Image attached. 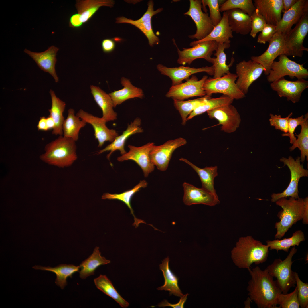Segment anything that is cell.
<instances>
[{
  "instance_id": "obj_1",
  "label": "cell",
  "mask_w": 308,
  "mask_h": 308,
  "mask_svg": "<svg viewBox=\"0 0 308 308\" xmlns=\"http://www.w3.org/2000/svg\"><path fill=\"white\" fill-rule=\"evenodd\" d=\"M251 276L247 290L252 301L258 308H278L277 297L282 293L276 281L265 269L258 266L248 269Z\"/></svg>"
},
{
  "instance_id": "obj_2",
  "label": "cell",
  "mask_w": 308,
  "mask_h": 308,
  "mask_svg": "<svg viewBox=\"0 0 308 308\" xmlns=\"http://www.w3.org/2000/svg\"><path fill=\"white\" fill-rule=\"evenodd\" d=\"M269 248L250 236L241 237L231 251V258L238 268L248 269L253 263L258 265L265 262Z\"/></svg>"
},
{
  "instance_id": "obj_3",
  "label": "cell",
  "mask_w": 308,
  "mask_h": 308,
  "mask_svg": "<svg viewBox=\"0 0 308 308\" xmlns=\"http://www.w3.org/2000/svg\"><path fill=\"white\" fill-rule=\"evenodd\" d=\"M76 141L70 138L60 135L47 144L45 152L40 159L49 165L64 168L71 166L77 159Z\"/></svg>"
},
{
  "instance_id": "obj_4",
  "label": "cell",
  "mask_w": 308,
  "mask_h": 308,
  "mask_svg": "<svg viewBox=\"0 0 308 308\" xmlns=\"http://www.w3.org/2000/svg\"><path fill=\"white\" fill-rule=\"evenodd\" d=\"M276 204L280 206L282 210L278 213L280 219L275 226L276 229L275 239H281L292 226L302 220L305 207L304 198L297 199L290 197L289 199L281 198L277 200Z\"/></svg>"
},
{
  "instance_id": "obj_5",
  "label": "cell",
  "mask_w": 308,
  "mask_h": 308,
  "mask_svg": "<svg viewBox=\"0 0 308 308\" xmlns=\"http://www.w3.org/2000/svg\"><path fill=\"white\" fill-rule=\"evenodd\" d=\"M297 251L295 246H293L284 260L276 259L266 268L271 275L276 278L277 285L283 294L287 293L291 287H295V272L292 271L291 267L292 257Z\"/></svg>"
},
{
  "instance_id": "obj_6",
  "label": "cell",
  "mask_w": 308,
  "mask_h": 308,
  "mask_svg": "<svg viewBox=\"0 0 308 308\" xmlns=\"http://www.w3.org/2000/svg\"><path fill=\"white\" fill-rule=\"evenodd\" d=\"M280 161L283 163L284 166L286 165L289 169L291 179L288 186L282 192L274 193L271 195V201L273 202H275L281 198L289 197L295 199L299 198L298 194L299 182L301 177L308 176V170L305 169L303 164H301L300 157L298 156L295 159L291 156H289L288 158L282 157Z\"/></svg>"
},
{
  "instance_id": "obj_7",
  "label": "cell",
  "mask_w": 308,
  "mask_h": 308,
  "mask_svg": "<svg viewBox=\"0 0 308 308\" xmlns=\"http://www.w3.org/2000/svg\"><path fill=\"white\" fill-rule=\"evenodd\" d=\"M237 78L236 74L230 72L218 78H209L204 82V89L206 95L209 96L213 93H220L233 100L242 99L245 97V94L236 84Z\"/></svg>"
},
{
  "instance_id": "obj_8",
  "label": "cell",
  "mask_w": 308,
  "mask_h": 308,
  "mask_svg": "<svg viewBox=\"0 0 308 308\" xmlns=\"http://www.w3.org/2000/svg\"><path fill=\"white\" fill-rule=\"evenodd\" d=\"M308 32V11L305 13L295 26L286 34L285 43V54L301 57L304 51L308 49L303 45Z\"/></svg>"
},
{
  "instance_id": "obj_9",
  "label": "cell",
  "mask_w": 308,
  "mask_h": 308,
  "mask_svg": "<svg viewBox=\"0 0 308 308\" xmlns=\"http://www.w3.org/2000/svg\"><path fill=\"white\" fill-rule=\"evenodd\" d=\"M278 60V61H274L271 65L267 77L268 82L271 83L287 75L298 79L308 78L307 69L303 67V64L290 60L284 54L280 55Z\"/></svg>"
},
{
  "instance_id": "obj_10",
  "label": "cell",
  "mask_w": 308,
  "mask_h": 308,
  "mask_svg": "<svg viewBox=\"0 0 308 308\" xmlns=\"http://www.w3.org/2000/svg\"><path fill=\"white\" fill-rule=\"evenodd\" d=\"M218 43L214 41H209L197 44L190 48H183L180 50L175 44L177 48L178 58L177 63L184 65L187 64H191L194 60L202 58L208 62L214 63L215 58L211 57L213 52L217 49Z\"/></svg>"
},
{
  "instance_id": "obj_11",
  "label": "cell",
  "mask_w": 308,
  "mask_h": 308,
  "mask_svg": "<svg viewBox=\"0 0 308 308\" xmlns=\"http://www.w3.org/2000/svg\"><path fill=\"white\" fill-rule=\"evenodd\" d=\"M189 9L184 13L185 15L189 16L194 22L196 27V33L189 35L192 39L198 40L205 38L214 27L209 17L208 13H204L202 10V1L201 0H190Z\"/></svg>"
},
{
  "instance_id": "obj_12",
  "label": "cell",
  "mask_w": 308,
  "mask_h": 308,
  "mask_svg": "<svg viewBox=\"0 0 308 308\" xmlns=\"http://www.w3.org/2000/svg\"><path fill=\"white\" fill-rule=\"evenodd\" d=\"M147 5V10L139 19L134 20L122 16L116 18V22L117 23H127L134 25L145 35L147 38L150 46L153 47L154 45L158 44L160 41L153 31L151 25V18L154 15L161 12L163 9L160 8L155 11L154 2L151 0L148 1Z\"/></svg>"
},
{
  "instance_id": "obj_13",
  "label": "cell",
  "mask_w": 308,
  "mask_h": 308,
  "mask_svg": "<svg viewBox=\"0 0 308 308\" xmlns=\"http://www.w3.org/2000/svg\"><path fill=\"white\" fill-rule=\"evenodd\" d=\"M207 78V76H204L198 80L196 76L193 75L185 82L172 86L166 96L181 100L194 96L203 97L206 95L203 86Z\"/></svg>"
},
{
  "instance_id": "obj_14",
  "label": "cell",
  "mask_w": 308,
  "mask_h": 308,
  "mask_svg": "<svg viewBox=\"0 0 308 308\" xmlns=\"http://www.w3.org/2000/svg\"><path fill=\"white\" fill-rule=\"evenodd\" d=\"M210 118L216 119L221 130L227 133L235 131L241 122L240 115L236 108L231 104L223 106L207 112Z\"/></svg>"
},
{
  "instance_id": "obj_15",
  "label": "cell",
  "mask_w": 308,
  "mask_h": 308,
  "mask_svg": "<svg viewBox=\"0 0 308 308\" xmlns=\"http://www.w3.org/2000/svg\"><path fill=\"white\" fill-rule=\"evenodd\" d=\"M264 69L262 66L251 60H243L236 65L237 79L236 82L238 87L244 94L252 83L261 75Z\"/></svg>"
},
{
  "instance_id": "obj_16",
  "label": "cell",
  "mask_w": 308,
  "mask_h": 308,
  "mask_svg": "<svg viewBox=\"0 0 308 308\" xmlns=\"http://www.w3.org/2000/svg\"><path fill=\"white\" fill-rule=\"evenodd\" d=\"M186 143L185 139L179 137L169 140L160 145H154L149 153L151 161L159 170L166 171L173 152L176 149Z\"/></svg>"
},
{
  "instance_id": "obj_17",
  "label": "cell",
  "mask_w": 308,
  "mask_h": 308,
  "mask_svg": "<svg viewBox=\"0 0 308 308\" xmlns=\"http://www.w3.org/2000/svg\"><path fill=\"white\" fill-rule=\"evenodd\" d=\"M286 33L276 32L269 43V47L261 55L252 56L251 60L262 65L266 75H268L271 65L278 56L285 53Z\"/></svg>"
},
{
  "instance_id": "obj_18",
  "label": "cell",
  "mask_w": 308,
  "mask_h": 308,
  "mask_svg": "<svg viewBox=\"0 0 308 308\" xmlns=\"http://www.w3.org/2000/svg\"><path fill=\"white\" fill-rule=\"evenodd\" d=\"M270 87L279 97H286L288 101L295 103L299 101L303 92L308 88V81L304 79L290 81L283 77L271 82Z\"/></svg>"
},
{
  "instance_id": "obj_19",
  "label": "cell",
  "mask_w": 308,
  "mask_h": 308,
  "mask_svg": "<svg viewBox=\"0 0 308 308\" xmlns=\"http://www.w3.org/2000/svg\"><path fill=\"white\" fill-rule=\"evenodd\" d=\"M154 145L153 142L148 143L139 147L129 145V151L118 157L117 161L119 162L128 160L134 161L140 167L144 177H147L154 169L155 166L149 156V153Z\"/></svg>"
},
{
  "instance_id": "obj_20",
  "label": "cell",
  "mask_w": 308,
  "mask_h": 308,
  "mask_svg": "<svg viewBox=\"0 0 308 308\" xmlns=\"http://www.w3.org/2000/svg\"><path fill=\"white\" fill-rule=\"evenodd\" d=\"M76 115L92 126L95 138L98 141V147L102 146L106 141L112 142L119 135L116 130L108 128L106 124V122L102 117L94 116L82 109L79 110Z\"/></svg>"
},
{
  "instance_id": "obj_21",
  "label": "cell",
  "mask_w": 308,
  "mask_h": 308,
  "mask_svg": "<svg viewBox=\"0 0 308 308\" xmlns=\"http://www.w3.org/2000/svg\"><path fill=\"white\" fill-rule=\"evenodd\" d=\"M184 191L183 201L187 205L202 204L213 206L219 203L217 194L210 193L202 188H198L186 182L183 185Z\"/></svg>"
},
{
  "instance_id": "obj_22",
  "label": "cell",
  "mask_w": 308,
  "mask_h": 308,
  "mask_svg": "<svg viewBox=\"0 0 308 308\" xmlns=\"http://www.w3.org/2000/svg\"><path fill=\"white\" fill-rule=\"evenodd\" d=\"M157 67L162 74L168 76L171 79L172 86L182 83L183 80H187L191 75L196 73L205 72L210 75L214 74V68L212 65L197 68L184 66L169 68L159 64Z\"/></svg>"
},
{
  "instance_id": "obj_23",
  "label": "cell",
  "mask_w": 308,
  "mask_h": 308,
  "mask_svg": "<svg viewBox=\"0 0 308 308\" xmlns=\"http://www.w3.org/2000/svg\"><path fill=\"white\" fill-rule=\"evenodd\" d=\"M307 11L308 1L298 0L290 9L284 13L281 20L276 25V32L287 34L292 26L297 24Z\"/></svg>"
},
{
  "instance_id": "obj_24",
  "label": "cell",
  "mask_w": 308,
  "mask_h": 308,
  "mask_svg": "<svg viewBox=\"0 0 308 308\" xmlns=\"http://www.w3.org/2000/svg\"><path fill=\"white\" fill-rule=\"evenodd\" d=\"M59 50L57 47L52 46L41 52H32L26 49H24V52L34 60L41 70L52 75L57 82L59 78L56 73L55 65L57 62L56 54Z\"/></svg>"
},
{
  "instance_id": "obj_25",
  "label": "cell",
  "mask_w": 308,
  "mask_h": 308,
  "mask_svg": "<svg viewBox=\"0 0 308 308\" xmlns=\"http://www.w3.org/2000/svg\"><path fill=\"white\" fill-rule=\"evenodd\" d=\"M256 9L266 23L276 25L281 19L282 0H254Z\"/></svg>"
},
{
  "instance_id": "obj_26",
  "label": "cell",
  "mask_w": 308,
  "mask_h": 308,
  "mask_svg": "<svg viewBox=\"0 0 308 308\" xmlns=\"http://www.w3.org/2000/svg\"><path fill=\"white\" fill-rule=\"evenodd\" d=\"M141 120L140 118L137 117L135 119L133 122L128 125L126 130L121 135L117 137L112 142L104 149L98 151L97 154L99 155L105 151H110V153L107 155V158L109 160L110 156L115 151H119L121 155L126 153L124 146L127 140L132 135L143 132V129L141 127Z\"/></svg>"
},
{
  "instance_id": "obj_27",
  "label": "cell",
  "mask_w": 308,
  "mask_h": 308,
  "mask_svg": "<svg viewBox=\"0 0 308 308\" xmlns=\"http://www.w3.org/2000/svg\"><path fill=\"white\" fill-rule=\"evenodd\" d=\"M232 31L228 20V14L226 11L223 13L222 19L211 32L204 38L191 42L189 44L192 47L203 42L214 41L218 43L230 44V38L233 37Z\"/></svg>"
},
{
  "instance_id": "obj_28",
  "label": "cell",
  "mask_w": 308,
  "mask_h": 308,
  "mask_svg": "<svg viewBox=\"0 0 308 308\" xmlns=\"http://www.w3.org/2000/svg\"><path fill=\"white\" fill-rule=\"evenodd\" d=\"M90 89L94 100L102 110V117L106 122L116 120L117 114L113 109V102L109 94L98 86L91 85Z\"/></svg>"
},
{
  "instance_id": "obj_29",
  "label": "cell",
  "mask_w": 308,
  "mask_h": 308,
  "mask_svg": "<svg viewBox=\"0 0 308 308\" xmlns=\"http://www.w3.org/2000/svg\"><path fill=\"white\" fill-rule=\"evenodd\" d=\"M121 83L123 86V88L109 94L113 102L114 107L129 99L143 97L142 89L133 85L129 79L123 77L121 79Z\"/></svg>"
},
{
  "instance_id": "obj_30",
  "label": "cell",
  "mask_w": 308,
  "mask_h": 308,
  "mask_svg": "<svg viewBox=\"0 0 308 308\" xmlns=\"http://www.w3.org/2000/svg\"><path fill=\"white\" fill-rule=\"evenodd\" d=\"M115 1L112 0H77L76 7L83 24L88 22L101 7H113Z\"/></svg>"
},
{
  "instance_id": "obj_31",
  "label": "cell",
  "mask_w": 308,
  "mask_h": 308,
  "mask_svg": "<svg viewBox=\"0 0 308 308\" xmlns=\"http://www.w3.org/2000/svg\"><path fill=\"white\" fill-rule=\"evenodd\" d=\"M228 24L232 31L246 35L251 30L250 17L240 9H234L226 11Z\"/></svg>"
},
{
  "instance_id": "obj_32",
  "label": "cell",
  "mask_w": 308,
  "mask_h": 308,
  "mask_svg": "<svg viewBox=\"0 0 308 308\" xmlns=\"http://www.w3.org/2000/svg\"><path fill=\"white\" fill-rule=\"evenodd\" d=\"M148 183L145 180H141L139 183L132 189L125 191L120 194H112L108 193H104L102 196L103 199L117 200L124 203L129 209L131 213L134 218V222L133 225L135 228L138 227L141 223L146 224L144 220L138 219L134 214V211L131 207V201L133 195L139 191L142 188H145L147 186Z\"/></svg>"
},
{
  "instance_id": "obj_33",
  "label": "cell",
  "mask_w": 308,
  "mask_h": 308,
  "mask_svg": "<svg viewBox=\"0 0 308 308\" xmlns=\"http://www.w3.org/2000/svg\"><path fill=\"white\" fill-rule=\"evenodd\" d=\"M51 99V107L48 110L50 113L49 116L53 119L55 126L53 129L52 134L56 135H63L62 125L65 120L63 113L65 110V102L57 97L54 91L50 89L49 91Z\"/></svg>"
},
{
  "instance_id": "obj_34",
  "label": "cell",
  "mask_w": 308,
  "mask_h": 308,
  "mask_svg": "<svg viewBox=\"0 0 308 308\" xmlns=\"http://www.w3.org/2000/svg\"><path fill=\"white\" fill-rule=\"evenodd\" d=\"M33 268L36 270L49 271L55 273L56 276L55 283L62 289H63L67 285V279L69 277L72 278L73 274L79 271L80 268L79 266L65 264H61L54 267L35 266Z\"/></svg>"
},
{
  "instance_id": "obj_35",
  "label": "cell",
  "mask_w": 308,
  "mask_h": 308,
  "mask_svg": "<svg viewBox=\"0 0 308 308\" xmlns=\"http://www.w3.org/2000/svg\"><path fill=\"white\" fill-rule=\"evenodd\" d=\"M169 259L167 257L159 265V269L163 273L165 280L164 285L157 288L159 290H165L169 292V295L181 297L183 295L178 285V278L171 271L169 265Z\"/></svg>"
},
{
  "instance_id": "obj_36",
  "label": "cell",
  "mask_w": 308,
  "mask_h": 308,
  "mask_svg": "<svg viewBox=\"0 0 308 308\" xmlns=\"http://www.w3.org/2000/svg\"><path fill=\"white\" fill-rule=\"evenodd\" d=\"M110 261L101 255L99 247L96 246L92 254L82 262L79 266L81 270L79 276L82 279L94 275L96 270L101 265L110 263Z\"/></svg>"
},
{
  "instance_id": "obj_37",
  "label": "cell",
  "mask_w": 308,
  "mask_h": 308,
  "mask_svg": "<svg viewBox=\"0 0 308 308\" xmlns=\"http://www.w3.org/2000/svg\"><path fill=\"white\" fill-rule=\"evenodd\" d=\"M179 160L188 164L196 171L200 179L202 188L213 194H217L214 187V180L218 175L217 166H206L200 168L185 159L182 158Z\"/></svg>"
},
{
  "instance_id": "obj_38",
  "label": "cell",
  "mask_w": 308,
  "mask_h": 308,
  "mask_svg": "<svg viewBox=\"0 0 308 308\" xmlns=\"http://www.w3.org/2000/svg\"><path fill=\"white\" fill-rule=\"evenodd\" d=\"M80 118L75 115V111L73 109L68 110L67 117L62 125L64 136L71 138L75 141L78 140L80 129L84 127L87 123Z\"/></svg>"
},
{
  "instance_id": "obj_39",
  "label": "cell",
  "mask_w": 308,
  "mask_h": 308,
  "mask_svg": "<svg viewBox=\"0 0 308 308\" xmlns=\"http://www.w3.org/2000/svg\"><path fill=\"white\" fill-rule=\"evenodd\" d=\"M94 282L98 289L114 299L121 307L126 308L129 306V303L119 294L106 275H100L94 279Z\"/></svg>"
},
{
  "instance_id": "obj_40",
  "label": "cell",
  "mask_w": 308,
  "mask_h": 308,
  "mask_svg": "<svg viewBox=\"0 0 308 308\" xmlns=\"http://www.w3.org/2000/svg\"><path fill=\"white\" fill-rule=\"evenodd\" d=\"M230 46V44L218 43L216 52L214 54L216 57L212 65L214 68L213 78H219L230 73L229 68L232 65L234 60L232 57L229 65H227L226 56L224 51L225 49L228 48Z\"/></svg>"
},
{
  "instance_id": "obj_41",
  "label": "cell",
  "mask_w": 308,
  "mask_h": 308,
  "mask_svg": "<svg viewBox=\"0 0 308 308\" xmlns=\"http://www.w3.org/2000/svg\"><path fill=\"white\" fill-rule=\"evenodd\" d=\"M233 100L230 97L224 95L217 98H208L190 113L187 118V121L209 110L231 104Z\"/></svg>"
},
{
  "instance_id": "obj_42",
  "label": "cell",
  "mask_w": 308,
  "mask_h": 308,
  "mask_svg": "<svg viewBox=\"0 0 308 308\" xmlns=\"http://www.w3.org/2000/svg\"><path fill=\"white\" fill-rule=\"evenodd\" d=\"M305 240L303 232L301 230H298L293 233L290 238L281 240H268L266 243L270 250H275L277 252L279 250H283L288 252L291 247L298 246L301 242Z\"/></svg>"
},
{
  "instance_id": "obj_43",
  "label": "cell",
  "mask_w": 308,
  "mask_h": 308,
  "mask_svg": "<svg viewBox=\"0 0 308 308\" xmlns=\"http://www.w3.org/2000/svg\"><path fill=\"white\" fill-rule=\"evenodd\" d=\"M304 120L301 125V129L300 133L296 135L297 139L294 143L289 148L290 151L294 150L298 148L301 151L300 157L301 162H303L305 158L308 161V114L306 113L304 116Z\"/></svg>"
},
{
  "instance_id": "obj_44",
  "label": "cell",
  "mask_w": 308,
  "mask_h": 308,
  "mask_svg": "<svg viewBox=\"0 0 308 308\" xmlns=\"http://www.w3.org/2000/svg\"><path fill=\"white\" fill-rule=\"evenodd\" d=\"M210 97L206 95L199 98L185 101L173 100L174 106L181 116L183 125L185 124L188 116L205 100Z\"/></svg>"
},
{
  "instance_id": "obj_45",
  "label": "cell",
  "mask_w": 308,
  "mask_h": 308,
  "mask_svg": "<svg viewBox=\"0 0 308 308\" xmlns=\"http://www.w3.org/2000/svg\"><path fill=\"white\" fill-rule=\"evenodd\" d=\"M234 9L241 10L250 16L256 9L252 0H227L220 7V12Z\"/></svg>"
},
{
  "instance_id": "obj_46",
  "label": "cell",
  "mask_w": 308,
  "mask_h": 308,
  "mask_svg": "<svg viewBox=\"0 0 308 308\" xmlns=\"http://www.w3.org/2000/svg\"><path fill=\"white\" fill-rule=\"evenodd\" d=\"M226 0H202V7L205 9V7L208 6L209 7L210 15L209 17L214 27L217 25L221 21V16L220 7V5Z\"/></svg>"
},
{
  "instance_id": "obj_47",
  "label": "cell",
  "mask_w": 308,
  "mask_h": 308,
  "mask_svg": "<svg viewBox=\"0 0 308 308\" xmlns=\"http://www.w3.org/2000/svg\"><path fill=\"white\" fill-rule=\"evenodd\" d=\"M279 308H299L300 306L298 298V290L297 286L293 291L283 294L281 293L277 297Z\"/></svg>"
},
{
  "instance_id": "obj_48",
  "label": "cell",
  "mask_w": 308,
  "mask_h": 308,
  "mask_svg": "<svg viewBox=\"0 0 308 308\" xmlns=\"http://www.w3.org/2000/svg\"><path fill=\"white\" fill-rule=\"evenodd\" d=\"M296 284L298 290V298L300 307L301 308H308V283H304L299 278L298 274L295 273Z\"/></svg>"
},
{
  "instance_id": "obj_49",
  "label": "cell",
  "mask_w": 308,
  "mask_h": 308,
  "mask_svg": "<svg viewBox=\"0 0 308 308\" xmlns=\"http://www.w3.org/2000/svg\"><path fill=\"white\" fill-rule=\"evenodd\" d=\"M250 17L251 19V30L250 35L253 38H255L257 33L261 32L266 23L256 9Z\"/></svg>"
},
{
  "instance_id": "obj_50",
  "label": "cell",
  "mask_w": 308,
  "mask_h": 308,
  "mask_svg": "<svg viewBox=\"0 0 308 308\" xmlns=\"http://www.w3.org/2000/svg\"><path fill=\"white\" fill-rule=\"evenodd\" d=\"M292 115L293 113L291 112L287 117L282 118L280 115H274L270 113L269 119L270 125L271 126L274 127L276 129L287 133L288 130L289 119Z\"/></svg>"
},
{
  "instance_id": "obj_51",
  "label": "cell",
  "mask_w": 308,
  "mask_h": 308,
  "mask_svg": "<svg viewBox=\"0 0 308 308\" xmlns=\"http://www.w3.org/2000/svg\"><path fill=\"white\" fill-rule=\"evenodd\" d=\"M304 120V115H302L296 118H289L288 123V132L287 133L282 134V136L283 137H289L290 138V143L292 145L294 144L297 139L294 134L295 130L298 126L301 125L303 123Z\"/></svg>"
},
{
  "instance_id": "obj_52",
  "label": "cell",
  "mask_w": 308,
  "mask_h": 308,
  "mask_svg": "<svg viewBox=\"0 0 308 308\" xmlns=\"http://www.w3.org/2000/svg\"><path fill=\"white\" fill-rule=\"evenodd\" d=\"M276 25L266 23L258 36L257 42L265 44L269 42L276 33Z\"/></svg>"
},
{
  "instance_id": "obj_53",
  "label": "cell",
  "mask_w": 308,
  "mask_h": 308,
  "mask_svg": "<svg viewBox=\"0 0 308 308\" xmlns=\"http://www.w3.org/2000/svg\"><path fill=\"white\" fill-rule=\"evenodd\" d=\"M189 295L187 293L181 297L179 301L176 304H172L169 303L167 300H164L159 303L158 305L159 307H163L169 306L174 308H183L184 305L187 299V297Z\"/></svg>"
},
{
  "instance_id": "obj_54",
  "label": "cell",
  "mask_w": 308,
  "mask_h": 308,
  "mask_svg": "<svg viewBox=\"0 0 308 308\" xmlns=\"http://www.w3.org/2000/svg\"><path fill=\"white\" fill-rule=\"evenodd\" d=\"M102 47L103 51L106 53L112 52L116 47V43L112 39H106L102 42Z\"/></svg>"
},
{
  "instance_id": "obj_55",
  "label": "cell",
  "mask_w": 308,
  "mask_h": 308,
  "mask_svg": "<svg viewBox=\"0 0 308 308\" xmlns=\"http://www.w3.org/2000/svg\"><path fill=\"white\" fill-rule=\"evenodd\" d=\"M69 26L73 28H78L82 26L83 24L80 19V15L78 13L72 15L69 19Z\"/></svg>"
},
{
  "instance_id": "obj_56",
  "label": "cell",
  "mask_w": 308,
  "mask_h": 308,
  "mask_svg": "<svg viewBox=\"0 0 308 308\" xmlns=\"http://www.w3.org/2000/svg\"><path fill=\"white\" fill-rule=\"evenodd\" d=\"M298 0H282V11L284 13L290 9Z\"/></svg>"
},
{
  "instance_id": "obj_57",
  "label": "cell",
  "mask_w": 308,
  "mask_h": 308,
  "mask_svg": "<svg viewBox=\"0 0 308 308\" xmlns=\"http://www.w3.org/2000/svg\"><path fill=\"white\" fill-rule=\"evenodd\" d=\"M37 127L38 130L44 131L49 130L47 125L46 118L44 116L41 117Z\"/></svg>"
},
{
  "instance_id": "obj_58",
  "label": "cell",
  "mask_w": 308,
  "mask_h": 308,
  "mask_svg": "<svg viewBox=\"0 0 308 308\" xmlns=\"http://www.w3.org/2000/svg\"><path fill=\"white\" fill-rule=\"evenodd\" d=\"M305 201V207L303 213L302 220L303 223L304 224H308V197H306L304 198Z\"/></svg>"
},
{
  "instance_id": "obj_59",
  "label": "cell",
  "mask_w": 308,
  "mask_h": 308,
  "mask_svg": "<svg viewBox=\"0 0 308 308\" xmlns=\"http://www.w3.org/2000/svg\"><path fill=\"white\" fill-rule=\"evenodd\" d=\"M46 121L48 130L53 129L55 126V123L52 118L49 116L46 118Z\"/></svg>"
}]
</instances>
